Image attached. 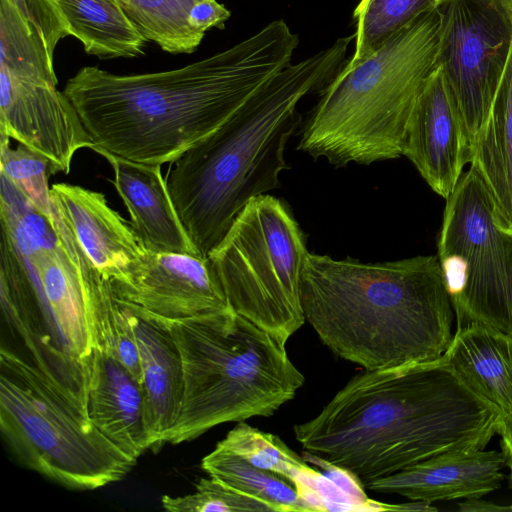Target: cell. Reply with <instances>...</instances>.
I'll use <instances>...</instances> for the list:
<instances>
[{
	"label": "cell",
	"instance_id": "f1b7e54d",
	"mask_svg": "<svg viewBox=\"0 0 512 512\" xmlns=\"http://www.w3.org/2000/svg\"><path fill=\"white\" fill-rule=\"evenodd\" d=\"M0 173L38 213L52 218L48 180L52 174L46 158L19 143L12 148L10 139H0Z\"/></svg>",
	"mask_w": 512,
	"mask_h": 512
},
{
	"label": "cell",
	"instance_id": "d6986e66",
	"mask_svg": "<svg viewBox=\"0 0 512 512\" xmlns=\"http://www.w3.org/2000/svg\"><path fill=\"white\" fill-rule=\"evenodd\" d=\"M69 35L54 0H0V70L57 86L53 54L59 40Z\"/></svg>",
	"mask_w": 512,
	"mask_h": 512
},
{
	"label": "cell",
	"instance_id": "ba28073f",
	"mask_svg": "<svg viewBox=\"0 0 512 512\" xmlns=\"http://www.w3.org/2000/svg\"><path fill=\"white\" fill-rule=\"evenodd\" d=\"M306 235L285 202L262 194L236 216L208 258L229 306L286 345L305 323Z\"/></svg>",
	"mask_w": 512,
	"mask_h": 512
},
{
	"label": "cell",
	"instance_id": "ac0fdd59",
	"mask_svg": "<svg viewBox=\"0 0 512 512\" xmlns=\"http://www.w3.org/2000/svg\"><path fill=\"white\" fill-rule=\"evenodd\" d=\"M119 301L128 314L139 347L146 426L152 449L159 448L167 443L181 412L185 389L181 353L158 317Z\"/></svg>",
	"mask_w": 512,
	"mask_h": 512
},
{
	"label": "cell",
	"instance_id": "83f0119b",
	"mask_svg": "<svg viewBox=\"0 0 512 512\" xmlns=\"http://www.w3.org/2000/svg\"><path fill=\"white\" fill-rule=\"evenodd\" d=\"M93 316L95 347L118 360L142 385L141 359L132 324L106 279L96 291Z\"/></svg>",
	"mask_w": 512,
	"mask_h": 512
},
{
	"label": "cell",
	"instance_id": "7c38bea8",
	"mask_svg": "<svg viewBox=\"0 0 512 512\" xmlns=\"http://www.w3.org/2000/svg\"><path fill=\"white\" fill-rule=\"evenodd\" d=\"M0 139H14L46 158L51 174H68L76 152L93 143L69 98L56 85L0 70Z\"/></svg>",
	"mask_w": 512,
	"mask_h": 512
},
{
	"label": "cell",
	"instance_id": "2e32d148",
	"mask_svg": "<svg viewBox=\"0 0 512 512\" xmlns=\"http://www.w3.org/2000/svg\"><path fill=\"white\" fill-rule=\"evenodd\" d=\"M501 451L471 449L442 453L364 485L380 494H398L433 503L473 499L497 490L505 477Z\"/></svg>",
	"mask_w": 512,
	"mask_h": 512
},
{
	"label": "cell",
	"instance_id": "4dcf8cb0",
	"mask_svg": "<svg viewBox=\"0 0 512 512\" xmlns=\"http://www.w3.org/2000/svg\"><path fill=\"white\" fill-rule=\"evenodd\" d=\"M500 448L509 469V487L512 489V413L504 416L499 426Z\"/></svg>",
	"mask_w": 512,
	"mask_h": 512
},
{
	"label": "cell",
	"instance_id": "277c9868",
	"mask_svg": "<svg viewBox=\"0 0 512 512\" xmlns=\"http://www.w3.org/2000/svg\"><path fill=\"white\" fill-rule=\"evenodd\" d=\"M355 35L290 64L212 134L174 163L167 187L197 252L207 257L254 197L279 185L286 144L301 117L297 104L343 66Z\"/></svg>",
	"mask_w": 512,
	"mask_h": 512
},
{
	"label": "cell",
	"instance_id": "5bb4252c",
	"mask_svg": "<svg viewBox=\"0 0 512 512\" xmlns=\"http://www.w3.org/2000/svg\"><path fill=\"white\" fill-rule=\"evenodd\" d=\"M403 156L430 188L447 199L455 190L472 150L464 124L438 67L426 81L409 118Z\"/></svg>",
	"mask_w": 512,
	"mask_h": 512
},
{
	"label": "cell",
	"instance_id": "f546056e",
	"mask_svg": "<svg viewBox=\"0 0 512 512\" xmlns=\"http://www.w3.org/2000/svg\"><path fill=\"white\" fill-rule=\"evenodd\" d=\"M161 504L170 512H275L266 502L209 475L197 482L194 493L176 497L164 495Z\"/></svg>",
	"mask_w": 512,
	"mask_h": 512
},
{
	"label": "cell",
	"instance_id": "e0dca14e",
	"mask_svg": "<svg viewBox=\"0 0 512 512\" xmlns=\"http://www.w3.org/2000/svg\"><path fill=\"white\" fill-rule=\"evenodd\" d=\"M91 150L111 165L129 223L146 250L199 255L177 214L161 165L135 162L98 147Z\"/></svg>",
	"mask_w": 512,
	"mask_h": 512
},
{
	"label": "cell",
	"instance_id": "30bf717a",
	"mask_svg": "<svg viewBox=\"0 0 512 512\" xmlns=\"http://www.w3.org/2000/svg\"><path fill=\"white\" fill-rule=\"evenodd\" d=\"M438 62L473 150L512 47V0H444Z\"/></svg>",
	"mask_w": 512,
	"mask_h": 512
},
{
	"label": "cell",
	"instance_id": "7402d4cb",
	"mask_svg": "<svg viewBox=\"0 0 512 512\" xmlns=\"http://www.w3.org/2000/svg\"><path fill=\"white\" fill-rule=\"evenodd\" d=\"M470 166L491 195L498 226L512 236V47Z\"/></svg>",
	"mask_w": 512,
	"mask_h": 512
},
{
	"label": "cell",
	"instance_id": "9c48e42d",
	"mask_svg": "<svg viewBox=\"0 0 512 512\" xmlns=\"http://www.w3.org/2000/svg\"><path fill=\"white\" fill-rule=\"evenodd\" d=\"M437 256L457 328L479 323L512 336V236L472 166L446 199Z\"/></svg>",
	"mask_w": 512,
	"mask_h": 512
},
{
	"label": "cell",
	"instance_id": "9a60e30c",
	"mask_svg": "<svg viewBox=\"0 0 512 512\" xmlns=\"http://www.w3.org/2000/svg\"><path fill=\"white\" fill-rule=\"evenodd\" d=\"M51 197L99 273L110 283L125 281L146 252L130 223L98 191L57 183Z\"/></svg>",
	"mask_w": 512,
	"mask_h": 512
},
{
	"label": "cell",
	"instance_id": "7a4b0ae2",
	"mask_svg": "<svg viewBox=\"0 0 512 512\" xmlns=\"http://www.w3.org/2000/svg\"><path fill=\"white\" fill-rule=\"evenodd\" d=\"M502 419L442 355L364 369L293 431L304 451L347 469L365 485L442 453L485 449Z\"/></svg>",
	"mask_w": 512,
	"mask_h": 512
},
{
	"label": "cell",
	"instance_id": "3957f363",
	"mask_svg": "<svg viewBox=\"0 0 512 512\" xmlns=\"http://www.w3.org/2000/svg\"><path fill=\"white\" fill-rule=\"evenodd\" d=\"M300 297L323 344L366 370L437 360L453 338L437 255L362 263L309 252Z\"/></svg>",
	"mask_w": 512,
	"mask_h": 512
},
{
	"label": "cell",
	"instance_id": "44dd1931",
	"mask_svg": "<svg viewBox=\"0 0 512 512\" xmlns=\"http://www.w3.org/2000/svg\"><path fill=\"white\" fill-rule=\"evenodd\" d=\"M462 380L504 416L512 413V336L479 323L457 328L443 354Z\"/></svg>",
	"mask_w": 512,
	"mask_h": 512
},
{
	"label": "cell",
	"instance_id": "cb8c5ba5",
	"mask_svg": "<svg viewBox=\"0 0 512 512\" xmlns=\"http://www.w3.org/2000/svg\"><path fill=\"white\" fill-rule=\"evenodd\" d=\"M217 446L250 464L279 475L296 489L311 512L320 510L319 483L323 473L291 450L279 436L263 432L244 421L232 428Z\"/></svg>",
	"mask_w": 512,
	"mask_h": 512
},
{
	"label": "cell",
	"instance_id": "4fadbf2b",
	"mask_svg": "<svg viewBox=\"0 0 512 512\" xmlns=\"http://www.w3.org/2000/svg\"><path fill=\"white\" fill-rule=\"evenodd\" d=\"M115 296L166 320H182L229 308L207 257L146 250L127 279L110 283Z\"/></svg>",
	"mask_w": 512,
	"mask_h": 512
},
{
	"label": "cell",
	"instance_id": "5b68a950",
	"mask_svg": "<svg viewBox=\"0 0 512 512\" xmlns=\"http://www.w3.org/2000/svg\"><path fill=\"white\" fill-rule=\"evenodd\" d=\"M440 32L437 8L369 56L349 60L321 89L298 149L336 167L403 156L410 115L439 65Z\"/></svg>",
	"mask_w": 512,
	"mask_h": 512
},
{
	"label": "cell",
	"instance_id": "8fae6325",
	"mask_svg": "<svg viewBox=\"0 0 512 512\" xmlns=\"http://www.w3.org/2000/svg\"><path fill=\"white\" fill-rule=\"evenodd\" d=\"M53 208V233L26 240L10 237L34 272L52 345L67 361L88 368L95 347L94 299L105 278Z\"/></svg>",
	"mask_w": 512,
	"mask_h": 512
},
{
	"label": "cell",
	"instance_id": "ffe728a7",
	"mask_svg": "<svg viewBox=\"0 0 512 512\" xmlns=\"http://www.w3.org/2000/svg\"><path fill=\"white\" fill-rule=\"evenodd\" d=\"M87 414L96 428L136 460L152 443L140 382L113 356L94 347L88 360Z\"/></svg>",
	"mask_w": 512,
	"mask_h": 512
},
{
	"label": "cell",
	"instance_id": "484cf974",
	"mask_svg": "<svg viewBox=\"0 0 512 512\" xmlns=\"http://www.w3.org/2000/svg\"><path fill=\"white\" fill-rule=\"evenodd\" d=\"M201 467L209 476L266 502L275 512H311L294 486L284 478L217 445L202 459Z\"/></svg>",
	"mask_w": 512,
	"mask_h": 512
},
{
	"label": "cell",
	"instance_id": "52a82bcc",
	"mask_svg": "<svg viewBox=\"0 0 512 512\" xmlns=\"http://www.w3.org/2000/svg\"><path fill=\"white\" fill-rule=\"evenodd\" d=\"M0 430L23 466L70 489L120 481L136 464L40 369L4 346Z\"/></svg>",
	"mask_w": 512,
	"mask_h": 512
},
{
	"label": "cell",
	"instance_id": "4316f807",
	"mask_svg": "<svg viewBox=\"0 0 512 512\" xmlns=\"http://www.w3.org/2000/svg\"><path fill=\"white\" fill-rule=\"evenodd\" d=\"M444 0H361L353 12L355 50L350 60H361L419 16L437 9Z\"/></svg>",
	"mask_w": 512,
	"mask_h": 512
},
{
	"label": "cell",
	"instance_id": "d6a6232c",
	"mask_svg": "<svg viewBox=\"0 0 512 512\" xmlns=\"http://www.w3.org/2000/svg\"><path fill=\"white\" fill-rule=\"evenodd\" d=\"M511 511H512V505H511Z\"/></svg>",
	"mask_w": 512,
	"mask_h": 512
},
{
	"label": "cell",
	"instance_id": "d4e9b609",
	"mask_svg": "<svg viewBox=\"0 0 512 512\" xmlns=\"http://www.w3.org/2000/svg\"><path fill=\"white\" fill-rule=\"evenodd\" d=\"M205 0H118L136 30L169 53H192L205 33L197 24Z\"/></svg>",
	"mask_w": 512,
	"mask_h": 512
},
{
	"label": "cell",
	"instance_id": "603a6c76",
	"mask_svg": "<svg viewBox=\"0 0 512 512\" xmlns=\"http://www.w3.org/2000/svg\"><path fill=\"white\" fill-rule=\"evenodd\" d=\"M71 35L86 53L99 58H132L143 54L146 40L124 14L118 0H54Z\"/></svg>",
	"mask_w": 512,
	"mask_h": 512
},
{
	"label": "cell",
	"instance_id": "1f68e13d",
	"mask_svg": "<svg viewBox=\"0 0 512 512\" xmlns=\"http://www.w3.org/2000/svg\"><path fill=\"white\" fill-rule=\"evenodd\" d=\"M458 510L463 512L511 511V505H497L481 500V498H473L465 499L464 502L458 503Z\"/></svg>",
	"mask_w": 512,
	"mask_h": 512
},
{
	"label": "cell",
	"instance_id": "6da1fadb",
	"mask_svg": "<svg viewBox=\"0 0 512 512\" xmlns=\"http://www.w3.org/2000/svg\"><path fill=\"white\" fill-rule=\"evenodd\" d=\"M299 37L274 20L236 45L170 71L115 75L86 66L64 93L92 143L140 163L175 162L291 64Z\"/></svg>",
	"mask_w": 512,
	"mask_h": 512
},
{
	"label": "cell",
	"instance_id": "8992f818",
	"mask_svg": "<svg viewBox=\"0 0 512 512\" xmlns=\"http://www.w3.org/2000/svg\"><path fill=\"white\" fill-rule=\"evenodd\" d=\"M159 319L180 350L185 378L169 444L194 440L223 423L270 417L305 382L285 344L231 307L182 320Z\"/></svg>",
	"mask_w": 512,
	"mask_h": 512
}]
</instances>
